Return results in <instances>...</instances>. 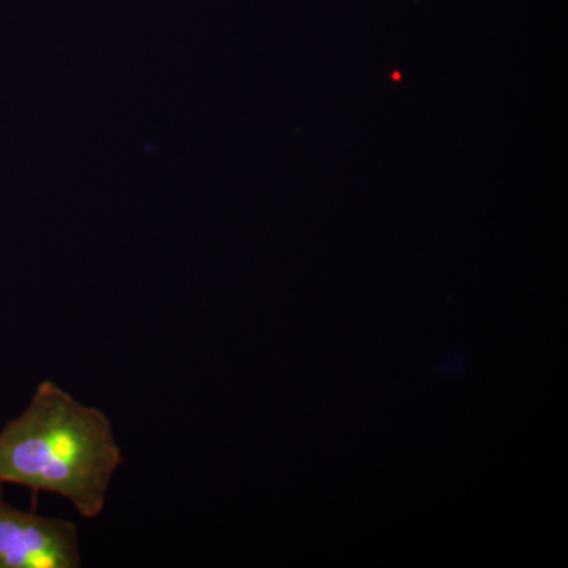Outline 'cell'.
<instances>
[{
    "label": "cell",
    "mask_w": 568,
    "mask_h": 568,
    "mask_svg": "<svg viewBox=\"0 0 568 568\" xmlns=\"http://www.w3.org/2000/svg\"><path fill=\"white\" fill-rule=\"evenodd\" d=\"M123 462L110 417L52 381L0 432V484L62 496L88 519L103 514Z\"/></svg>",
    "instance_id": "cell-1"
},
{
    "label": "cell",
    "mask_w": 568,
    "mask_h": 568,
    "mask_svg": "<svg viewBox=\"0 0 568 568\" xmlns=\"http://www.w3.org/2000/svg\"><path fill=\"white\" fill-rule=\"evenodd\" d=\"M78 567L80 530L73 521L20 510L0 497V568Z\"/></svg>",
    "instance_id": "cell-2"
}]
</instances>
